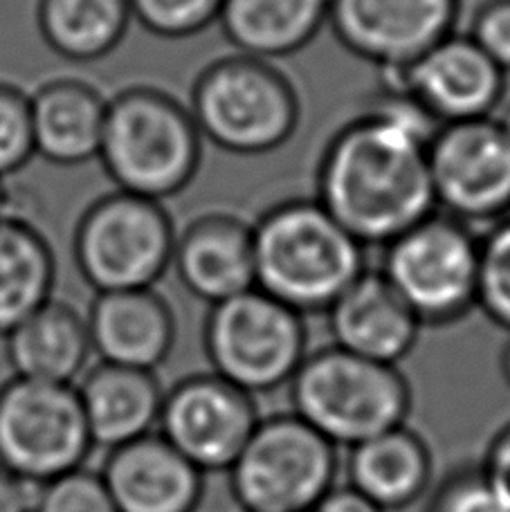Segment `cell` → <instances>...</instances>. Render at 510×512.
<instances>
[{
  "label": "cell",
  "instance_id": "cell-1",
  "mask_svg": "<svg viewBox=\"0 0 510 512\" xmlns=\"http://www.w3.org/2000/svg\"><path fill=\"white\" fill-rule=\"evenodd\" d=\"M436 131L412 97L387 86L326 144L315 200L364 248H385L439 212L427 164Z\"/></svg>",
  "mask_w": 510,
  "mask_h": 512
},
{
  "label": "cell",
  "instance_id": "cell-2",
  "mask_svg": "<svg viewBox=\"0 0 510 512\" xmlns=\"http://www.w3.org/2000/svg\"><path fill=\"white\" fill-rule=\"evenodd\" d=\"M254 286L299 315L326 313L367 268L355 241L315 198L272 205L252 223Z\"/></svg>",
  "mask_w": 510,
  "mask_h": 512
},
{
  "label": "cell",
  "instance_id": "cell-3",
  "mask_svg": "<svg viewBox=\"0 0 510 512\" xmlns=\"http://www.w3.org/2000/svg\"><path fill=\"white\" fill-rule=\"evenodd\" d=\"M200 158L203 135L173 95L133 86L108 99L97 160L120 191L165 203L191 185Z\"/></svg>",
  "mask_w": 510,
  "mask_h": 512
},
{
  "label": "cell",
  "instance_id": "cell-4",
  "mask_svg": "<svg viewBox=\"0 0 510 512\" xmlns=\"http://www.w3.org/2000/svg\"><path fill=\"white\" fill-rule=\"evenodd\" d=\"M293 414L335 447L360 445L407 425L412 387L398 367L364 360L338 346L306 355L290 380Z\"/></svg>",
  "mask_w": 510,
  "mask_h": 512
},
{
  "label": "cell",
  "instance_id": "cell-5",
  "mask_svg": "<svg viewBox=\"0 0 510 512\" xmlns=\"http://www.w3.org/2000/svg\"><path fill=\"white\" fill-rule=\"evenodd\" d=\"M187 108L203 140L236 155L277 151L293 137L302 115L286 72L241 52L200 72Z\"/></svg>",
  "mask_w": 510,
  "mask_h": 512
},
{
  "label": "cell",
  "instance_id": "cell-6",
  "mask_svg": "<svg viewBox=\"0 0 510 512\" xmlns=\"http://www.w3.org/2000/svg\"><path fill=\"white\" fill-rule=\"evenodd\" d=\"M481 236L434 212L382 248L380 272L423 328L452 326L477 308Z\"/></svg>",
  "mask_w": 510,
  "mask_h": 512
},
{
  "label": "cell",
  "instance_id": "cell-7",
  "mask_svg": "<svg viewBox=\"0 0 510 512\" xmlns=\"http://www.w3.org/2000/svg\"><path fill=\"white\" fill-rule=\"evenodd\" d=\"M338 472V447L288 411L259 420L227 477L243 512H313Z\"/></svg>",
  "mask_w": 510,
  "mask_h": 512
},
{
  "label": "cell",
  "instance_id": "cell-8",
  "mask_svg": "<svg viewBox=\"0 0 510 512\" xmlns=\"http://www.w3.org/2000/svg\"><path fill=\"white\" fill-rule=\"evenodd\" d=\"M176 236L165 205L115 189L81 214L72 252L95 292L142 290L171 268Z\"/></svg>",
  "mask_w": 510,
  "mask_h": 512
},
{
  "label": "cell",
  "instance_id": "cell-9",
  "mask_svg": "<svg viewBox=\"0 0 510 512\" xmlns=\"http://www.w3.org/2000/svg\"><path fill=\"white\" fill-rule=\"evenodd\" d=\"M203 344L212 373L250 396L290 384L308 355L304 317L259 288L209 306Z\"/></svg>",
  "mask_w": 510,
  "mask_h": 512
},
{
  "label": "cell",
  "instance_id": "cell-10",
  "mask_svg": "<svg viewBox=\"0 0 510 512\" xmlns=\"http://www.w3.org/2000/svg\"><path fill=\"white\" fill-rule=\"evenodd\" d=\"M77 384H0V468L32 486L84 468L93 452Z\"/></svg>",
  "mask_w": 510,
  "mask_h": 512
},
{
  "label": "cell",
  "instance_id": "cell-11",
  "mask_svg": "<svg viewBox=\"0 0 510 512\" xmlns=\"http://www.w3.org/2000/svg\"><path fill=\"white\" fill-rule=\"evenodd\" d=\"M427 164L441 214L470 227L510 216V137L495 117L439 126Z\"/></svg>",
  "mask_w": 510,
  "mask_h": 512
},
{
  "label": "cell",
  "instance_id": "cell-12",
  "mask_svg": "<svg viewBox=\"0 0 510 512\" xmlns=\"http://www.w3.org/2000/svg\"><path fill=\"white\" fill-rule=\"evenodd\" d=\"M261 420L254 396L216 373H194L165 391L158 434L203 474L227 472Z\"/></svg>",
  "mask_w": 510,
  "mask_h": 512
},
{
  "label": "cell",
  "instance_id": "cell-13",
  "mask_svg": "<svg viewBox=\"0 0 510 512\" xmlns=\"http://www.w3.org/2000/svg\"><path fill=\"white\" fill-rule=\"evenodd\" d=\"M459 0H329V25L353 57L385 75L416 59L454 32Z\"/></svg>",
  "mask_w": 510,
  "mask_h": 512
},
{
  "label": "cell",
  "instance_id": "cell-14",
  "mask_svg": "<svg viewBox=\"0 0 510 512\" xmlns=\"http://www.w3.org/2000/svg\"><path fill=\"white\" fill-rule=\"evenodd\" d=\"M506 75L468 34L452 32L409 68L389 72L387 86L403 90L443 126L493 117L506 99Z\"/></svg>",
  "mask_w": 510,
  "mask_h": 512
},
{
  "label": "cell",
  "instance_id": "cell-15",
  "mask_svg": "<svg viewBox=\"0 0 510 512\" xmlns=\"http://www.w3.org/2000/svg\"><path fill=\"white\" fill-rule=\"evenodd\" d=\"M104 486L117 512H196L205 474L158 432L108 452Z\"/></svg>",
  "mask_w": 510,
  "mask_h": 512
},
{
  "label": "cell",
  "instance_id": "cell-16",
  "mask_svg": "<svg viewBox=\"0 0 510 512\" xmlns=\"http://www.w3.org/2000/svg\"><path fill=\"white\" fill-rule=\"evenodd\" d=\"M333 346L364 360L398 367L423 326L380 270H364L326 310Z\"/></svg>",
  "mask_w": 510,
  "mask_h": 512
},
{
  "label": "cell",
  "instance_id": "cell-17",
  "mask_svg": "<svg viewBox=\"0 0 510 512\" xmlns=\"http://www.w3.org/2000/svg\"><path fill=\"white\" fill-rule=\"evenodd\" d=\"M171 268L191 295L209 306L254 286L252 223L227 212H209L176 236Z\"/></svg>",
  "mask_w": 510,
  "mask_h": 512
},
{
  "label": "cell",
  "instance_id": "cell-18",
  "mask_svg": "<svg viewBox=\"0 0 510 512\" xmlns=\"http://www.w3.org/2000/svg\"><path fill=\"white\" fill-rule=\"evenodd\" d=\"M99 362L156 371L176 344V317L156 288L97 292L86 315Z\"/></svg>",
  "mask_w": 510,
  "mask_h": 512
},
{
  "label": "cell",
  "instance_id": "cell-19",
  "mask_svg": "<svg viewBox=\"0 0 510 512\" xmlns=\"http://www.w3.org/2000/svg\"><path fill=\"white\" fill-rule=\"evenodd\" d=\"M86 425L95 447L115 450L153 434L162 398L156 371H140L99 362L77 384Z\"/></svg>",
  "mask_w": 510,
  "mask_h": 512
},
{
  "label": "cell",
  "instance_id": "cell-20",
  "mask_svg": "<svg viewBox=\"0 0 510 512\" xmlns=\"http://www.w3.org/2000/svg\"><path fill=\"white\" fill-rule=\"evenodd\" d=\"M34 151L57 167L95 160L102 146L108 99L79 79H54L30 95Z\"/></svg>",
  "mask_w": 510,
  "mask_h": 512
},
{
  "label": "cell",
  "instance_id": "cell-21",
  "mask_svg": "<svg viewBox=\"0 0 510 512\" xmlns=\"http://www.w3.org/2000/svg\"><path fill=\"white\" fill-rule=\"evenodd\" d=\"M349 486L385 512H400L421 501L434 479V459L425 438L400 425L349 450Z\"/></svg>",
  "mask_w": 510,
  "mask_h": 512
},
{
  "label": "cell",
  "instance_id": "cell-22",
  "mask_svg": "<svg viewBox=\"0 0 510 512\" xmlns=\"http://www.w3.org/2000/svg\"><path fill=\"white\" fill-rule=\"evenodd\" d=\"M5 353L18 378L77 384L93 353L86 317L52 299L5 337Z\"/></svg>",
  "mask_w": 510,
  "mask_h": 512
},
{
  "label": "cell",
  "instance_id": "cell-23",
  "mask_svg": "<svg viewBox=\"0 0 510 512\" xmlns=\"http://www.w3.org/2000/svg\"><path fill=\"white\" fill-rule=\"evenodd\" d=\"M218 25L236 52L275 61L304 50L329 25V0H223Z\"/></svg>",
  "mask_w": 510,
  "mask_h": 512
},
{
  "label": "cell",
  "instance_id": "cell-24",
  "mask_svg": "<svg viewBox=\"0 0 510 512\" xmlns=\"http://www.w3.org/2000/svg\"><path fill=\"white\" fill-rule=\"evenodd\" d=\"M57 261L45 236L25 218H0V340L52 301Z\"/></svg>",
  "mask_w": 510,
  "mask_h": 512
},
{
  "label": "cell",
  "instance_id": "cell-25",
  "mask_svg": "<svg viewBox=\"0 0 510 512\" xmlns=\"http://www.w3.org/2000/svg\"><path fill=\"white\" fill-rule=\"evenodd\" d=\"M36 23L59 57L93 63L117 50L133 16L129 0H39Z\"/></svg>",
  "mask_w": 510,
  "mask_h": 512
},
{
  "label": "cell",
  "instance_id": "cell-26",
  "mask_svg": "<svg viewBox=\"0 0 510 512\" xmlns=\"http://www.w3.org/2000/svg\"><path fill=\"white\" fill-rule=\"evenodd\" d=\"M477 308L510 333V216L481 236Z\"/></svg>",
  "mask_w": 510,
  "mask_h": 512
},
{
  "label": "cell",
  "instance_id": "cell-27",
  "mask_svg": "<svg viewBox=\"0 0 510 512\" xmlns=\"http://www.w3.org/2000/svg\"><path fill=\"white\" fill-rule=\"evenodd\" d=\"M131 16L160 39H189L218 23L223 0H129Z\"/></svg>",
  "mask_w": 510,
  "mask_h": 512
},
{
  "label": "cell",
  "instance_id": "cell-28",
  "mask_svg": "<svg viewBox=\"0 0 510 512\" xmlns=\"http://www.w3.org/2000/svg\"><path fill=\"white\" fill-rule=\"evenodd\" d=\"M34 155L30 95L0 81V178L21 171Z\"/></svg>",
  "mask_w": 510,
  "mask_h": 512
},
{
  "label": "cell",
  "instance_id": "cell-29",
  "mask_svg": "<svg viewBox=\"0 0 510 512\" xmlns=\"http://www.w3.org/2000/svg\"><path fill=\"white\" fill-rule=\"evenodd\" d=\"M32 512H117L99 472L75 470L39 486Z\"/></svg>",
  "mask_w": 510,
  "mask_h": 512
},
{
  "label": "cell",
  "instance_id": "cell-30",
  "mask_svg": "<svg viewBox=\"0 0 510 512\" xmlns=\"http://www.w3.org/2000/svg\"><path fill=\"white\" fill-rule=\"evenodd\" d=\"M427 512H510V506L490 486L481 465H461L441 479Z\"/></svg>",
  "mask_w": 510,
  "mask_h": 512
},
{
  "label": "cell",
  "instance_id": "cell-31",
  "mask_svg": "<svg viewBox=\"0 0 510 512\" xmlns=\"http://www.w3.org/2000/svg\"><path fill=\"white\" fill-rule=\"evenodd\" d=\"M504 72H510V0H486L466 32Z\"/></svg>",
  "mask_w": 510,
  "mask_h": 512
},
{
  "label": "cell",
  "instance_id": "cell-32",
  "mask_svg": "<svg viewBox=\"0 0 510 512\" xmlns=\"http://www.w3.org/2000/svg\"><path fill=\"white\" fill-rule=\"evenodd\" d=\"M479 465L490 481V486L510 506V423L499 427L495 436L490 438L484 461Z\"/></svg>",
  "mask_w": 510,
  "mask_h": 512
},
{
  "label": "cell",
  "instance_id": "cell-33",
  "mask_svg": "<svg viewBox=\"0 0 510 512\" xmlns=\"http://www.w3.org/2000/svg\"><path fill=\"white\" fill-rule=\"evenodd\" d=\"M313 512H385V510L378 508L371 499L364 497L362 492L349 486V483H344V486H335L326 492L320 504L313 508Z\"/></svg>",
  "mask_w": 510,
  "mask_h": 512
},
{
  "label": "cell",
  "instance_id": "cell-34",
  "mask_svg": "<svg viewBox=\"0 0 510 512\" xmlns=\"http://www.w3.org/2000/svg\"><path fill=\"white\" fill-rule=\"evenodd\" d=\"M39 486L16 479L0 468V512H32Z\"/></svg>",
  "mask_w": 510,
  "mask_h": 512
},
{
  "label": "cell",
  "instance_id": "cell-35",
  "mask_svg": "<svg viewBox=\"0 0 510 512\" xmlns=\"http://www.w3.org/2000/svg\"><path fill=\"white\" fill-rule=\"evenodd\" d=\"M493 117L497 120V124L504 128V133L510 137V102H506L504 99V104L497 108V113Z\"/></svg>",
  "mask_w": 510,
  "mask_h": 512
},
{
  "label": "cell",
  "instance_id": "cell-36",
  "mask_svg": "<svg viewBox=\"0 0 510 512\" xmlns=\"http://www.w3.org/2000/svg\"><path fill=\"white\" fill-rule=\"evenodd\" d=\"M502 376H504L506 384L510 387V340L504 346V353H502Z\"/></svg>",
  "mask_w": 510,
  "mask_h": 512
},
{
  "label": "cell",
  "instance_id": "cell-37",
  "mask_svg": "<svg viewBox=\"0 0 510 512\" xmlns=\"http://www.w3.org/2000/svg\"><path fill=\"white\" fill-rule=\"evenodd\" d=\"M7 203H9L7 187H5L3 178H0V218H3V216H7V214H9V212H7Z\"/></svg>",
  "mask_w": 510,
  "mask_h": 512
}]
</instances>
